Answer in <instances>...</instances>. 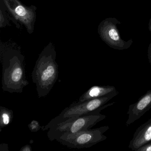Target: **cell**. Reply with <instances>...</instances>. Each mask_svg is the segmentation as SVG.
<instances>
[{
	"instance_id": "18",
	"label": "cell",
	"mask_w": 151,
	"mask_h": 151,
	"mask_svg": "<svg viewBox=\"0 0 151 151\" xmlns=\"http://www.w3.org/2000/svg\"><path fill=\"white\" fill-rule=\"evenodd\" d=\"M148 29H149V31L151 33V18H150L149 24H148Z\"/></svg>"
},
{
	"instance_id": "1",
	"label": "cell",
	"mask_w": 151,
	"mask_h": 151,
	"mask_svg": "<svg viewBox=\"0 0 151 151\" xmlns=\"http://www.w3.org/2000/svg\"><path fill=\"white\" fill-rule=\"evenodd\" d=\"M25 57L21 49L13 45L1 43L0 60L2 65V88L10 93H22L29 84L26 77Z\"/></svg>"
},
{
	"instance_id": "7",
	"label": "cell",
	"mask_w": 151,
	"mask_h": 151,
	"mask_svg": "<svg viewBox=\"0 0 151 151\" xmlns=\"http://www.w3.org/2000/svg\"><path fill=\"white\" fill-rule=\"evenodd\" d=\"M121 24L116 18L109 17L101 21L98 26V32L101 39L115 50L128 49L133 43L132 39L125 41L121 37L117 27V24Z\"/></svg>"
},
{
	"instance_id": "3",
	"label": "cell",
	"mask_w": 151,
	"mask_h": 151,
	"mask_svg": "<svg viewBox=\"0 0 151 151\" xmlns=\"http://www.w3.org/2000/svg\"><path fill=\"white\" fill-rule=\"evenodd\" d=\"M115 103V102H111L93 112L75 118H70L50 127L47 133L48 138L51 141H53L56 137L64 133L71 134L91 129L106 117L105 115L101 114V111Z\"/></svg>"
},
{
	"instance_id": "13",
	"label": "cell",
	"mask_w": 151,
	"mask_h": 151,
	"mask_svg": "<svg viewBox=\"0 0 151 151\" xmlns=\"http://www.w3.org/2000/svg\"><path fill=\"white\" fill-rule=\"evenodd\" d=\"M30 130L32 132H36L38 131L41 128L39 122L36 120H33L28 125Z\"/></svg>"
},
{
	"instance_id": "9",
	"label": "cell",
	"mask_w": 151,
	"mask_h": 151,
	"mask_svg": "<svg viewBox=\"0 0 151 151\" xmlns=\"http://www.w3.org/2000/svg\"><path fill=\"white\" fill-rule=\"evenodd\" d=\"M151 141V118L139 126L136 130L129 147L137 151L139 147Z\"/></svg>"
},
{
	"instance_id": "15",
	"label": "cell",
	"mask_w": 151,
	"mask_h": 151,
	"mask_svg": "<svg viewBox=\"0 0 151 151\" xmlns=\"http://www.w3.org/2000/svg\"><path fill=\"white\" fill-rule=\"evenodd\" d=\"M32 148L30 145H26L22 147L20 149V151H31Z\"/></svg>"
},
{
	"instance_id": "17",
	"label": "cell",
	"mask_w": 151,
	"mask_h": 151,
	"mask_svg": "<svg viewBox=\"0 0 151 151\" xmlns=\"http://www.w3.org/2000/svg\"><path fill=\"white\" fill-rule=\"evenodd\" d=\"M147 56H148L149 63L151 64V43L148 46V50H147Z\"/></svg>"
},
{
	"instance_id": "12",
	"label": "cell",
	"mask_w": 151,
	"mask_h": 151,
	"mask_svg": "<svg viewBox=\"0 0 151 151\" xmlns=\"http://www.w3.org/2000/svg\"><path fill=\"white\" fill-rule=\"evenodd\" d=\"M6 10L2 5H0V28L6 27L9 25Z\"/></svg>"
},
{
	"instance_id": "19",
	"label": "cell",
	"mask_w": 151,
	"mask_h": 151,
	"mask_svg": "<svg viewBox=\"0 0 151 151\" xmlns=\"http://www.w3.org/2000/svg\"><path fill=\"white\" fill-rule=\"evenodd\" d=\"M150 65H151V64H150Z\"/></svg>"
},
{
	"instance_id": "5",
	"label": "cell",
	"mask_w": 151,
	"mask_h": 151,
	"mask_svg": "<svg viewBox=\"0 0 151 151\" xmlns=\"http://www.w3.org/2000/svg\"><path fill=\"white\" fill-rule=\"evenodd\" d=\"M113 98V96H107L82 102H73L64 109L59 115L52 119L47 125L41 126V130H48L50 127L61 123L70 118H75L93 112L102 107Z\"/></svg>"
},
{
	"instance_id": "14",
	"label": "cell",
	"mask_w": 151,
	"mask_h": 151,
	"mask_svg": "<svg viewBox=\"0 0 151 151\" xmlns=\"http://www.w3.org/2000/svg\"><path fill=\"white\" fill-rule=\"evenodd\" d=\"M137 151H151V141L139 148Z\"/></svg>"
},
{
	"instance_id": "10",
	"label": "cell",
	"mask_w": 151,
	"mask_h": 151,
	"mask_svg": "<svg viewBox=\"0 0 151 151\" xmlns=\"http://www.w3.org/2000/svg\"><path fill=\"white\" fill-rule=\"evenodd\" d=\"M119 92L115 87L111 86H94L91 87L79 98L78 102L107 96L115 97Z\"/></svg>"
},
{
	"instance_id": "4",
	"label": "cell",
	"mask_w": 151,
	"mask_h": 151,
	"mask_svg": "<svg viewBox=\"0 0 151 151\" xmlns=\"http://www.w3.org/2000/svg\"><path fill=\"white\" fill-rule=\"evenodd\" d=\"M109 129V126L106 125L81 131L76 133H64L56 137L55 140L70 148H89L106 140L107 137L104 133Z\"/></svg>"
},
{
	"instance_id": "6",
	"label": "cell",
	"mask_w": 151,
	"mask_h": 151,
	"mask_svg": "<svg viewBox=\"0 0 151 151\" xmlns=\"http://www.w3.org/2000/svg\"><path fill=\"white\" fill-rule=\"evenodd\" d=\"M0 5L11 16V20L17 28L21 24L25 27L29 34L33 33L37 19V7L33 5L27 6L20 0H0Z\"/></svg>"
},
{
	"instance_id": "16",
	"label": "cell",
	"mask_w": 151,
	"mask_h": 151,
	"mask_svg": "<svg viewBox=\"0 0 151 151\" xmlns=\"http://www.w3.org/2000/svg\"><path fill=\"white\" fill-rule=\"evenodd\" d=\"M1 151H9L8 145L6 144H1L0 145Z\"/></svg>"
},
{
	"instance_id": "8",
	"label": "cell",
	"mask_w": 151,
	"mask_h": 151,
	"mask_svg": "<svg viewBox=\"0 0 151 151\" xmlns=\"http://www.w3.org/2000/svg\"><path fill=\"white\" fill-rule=\"evenodd\" d=\"M151 108V90L142 95L135 103L129 106L127 114L128 119L126 126H129L138 120Z\"/></svg>"
},
{
	"instance_id": "2",
	"label": "cell",
	"mask_w": 151,
	"mask_h": 151,
	"mask_svg": "<svg viewBox=\"0 0 151 151\" xmlns=\"http://www.w3.org/2000/svg\"><path fill=\"white\" fill-rule=\"evenodd\" d=\"M54 45L49 43L42 50L32 73L39 98L47 96L57 82L59 76Z\"/></svg>"
},
{
	"instance_id": "11",
	"label": "cell",
	"mask_w": 151,
	"mask_h": 151,
	"mask_svg": "<svg viewBox=\"0 0 151 151\" xmlns=\"http://www.w3.org/2000/svg\"><path fill=\"white\" fill-rule=\"evenodd\" d=\"M14 117V112L11 109L5 107L0 106V132L2 128L8 126L12 122Z\"/></svg>"
}]
</instances>
